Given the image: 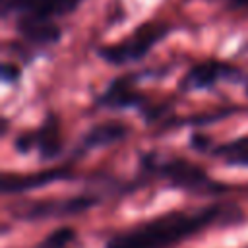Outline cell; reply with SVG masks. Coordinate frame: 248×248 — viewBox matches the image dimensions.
I'll use <instances>...</instances> for the list:
<instances>
[{"label":"cell","instance_id":"5bb4252c","mask_svg":"<svg viewBox=\"0 0 248 248\" xmlns=\"http://www.w3.org/2000/svg\"><path fill=\"white\" fill-rule=\"evenodd\" d=\"M19 76H21V70H19L14 62H4V64H2L0 78H2L4 83H14V81L19 79Z\"/></svg>","mask_w":248,"mask_h":248},{"label":"cell","instance_id":"ba28073f","mask_svg":"<svg viewBox=\"0 0 248 248\" xmlns=\"http://www.w3.org/2000/svg\"><path fill=\"white\" fill-rule=\"evenodd\" d=\"M83 0H0L2 17L10 16H37V17H60L72 14Z\"/></svg>","mask_w":248,"mask_h":248},{"label":"cell","instance_id":"4fadbf2b","mask_svg":"<svg viewBox=\"0 0 248 248\" xmlns=\"http://www.w3.org/2000/svg\"><path fill=\"white\" fill-rule=\"evenodd\" d=\"M74 238H76V231L72 227H62L52 231L48 236H45L37 248H66Z\"/></svg>","mask_w":248,"mask_h":248},{"label":"cell","instance_id":"9c48e42d","mask_svg":"<svg viewBox=\"0 0 248 248\" xmlns=\"http://www.w3.org/2000/svg\"><path fill=\"white\" fill-rule=\"evenodd\" d=\"M72 178H74V172L70 170V167H52V169L29 172V174L4 172L2 180H0V190L6 196L25 194V192L39 190V188H45L48 184H54V182H60V180H72Z\"/></svg>","mask_w":248,"mask_h":248},{"label":"cell","instance_id":"52a82bcc","mask_svg":"<svg viewBox=\"0 0 248 248\" xmlns=\"http://www.w3.org/2000/svg\"><path fill=\"white\" fill-rule=\"evenodd\" d=\"M219 81H246L244 72H240L238 68L225 64V62H217V60H205V62H198L194 64L180 79L178 89L182 93H194V91H207L213 89Z\"/></svg>","mask_w":248,"mask_h":248},{"label":"cell","instance_id":"7a4b0ae2","mask_svg":"<svg viewBox=\"0 0 248 248\" xmlns=\"http://www.w3.org/2000/svg\"><path fill=\"white\" fill-rule=\"evenodd\" d=\"M140 165L141 174L161 178L170 188L192 196H219L229 192V184L213 180L205 169L182 157H161L159 153L151 151L141 155Z\"/></svg>","mask_w":248,"mask_h":248},{"label":"cell","instance_id":"9a60e30c","mask_svg":"<svg viewBox=\"0 0 248 248\" xmlns=\"http://www.w3.org/2000/svg\"><path fill=\"white\" fill-rule=\"evenodd\" d=\"M190 145L196 149V151H202V153H209L211 151V141H209V138H205V136H202V134H192L190 136Z\"/></svg>","mask_w":248,"mask_h":248},{"label":"cell","instance_id":"6da1fadb","mask_svg":"<svg viewBox=\"0 0 248 248\" xmlns=\"http://www.w3.org/2000/svg\"><path fill=\"white\" fill-rule=\"evenodd\" d=\"M238 221H242V211L232 203L169 211L120 231L107 240L105 248H174L211 227L234 225Z\"/></svg>","mask_w":248,"mask_h":248},{"label":"cell","instance_id":"7c38bea8","mask_svg":"<svg viewBox=\"0 0 248 248\" xmlns=\"http://www.w3.org/2000/svg\"><path fill=\"white\" fill-rule=\"evenodd\" d=\"M209 153L231 167H248V136H238L231 141L213 145Z\"/></svg>","mask_w":248,"mask_h":248},{"label":"cell","instance_id":"2e32d148","mask_svg":"<svg viewBox=\"0 0 248 248\" xmlns=\"http://www.w3.org/2000/svg\"><path fill=\"white\" fill-rule=\"evenodd\" d=\"M229 8H232V10H244V8H248V0H223Z\"/></svg>","mask_w":248,"mask_h":248},{"label":"cell","instance_id":"5b68a950","mask_svg":"<svg viewBox=\"0 0 248 248\" xmlns=\"http://www.w3.org/2000/svg\"><path fill=\"white\" fill-rule=\"evenodd\" d=\"M14 149L19 155H27L31 151H37L39 161H43V163L58 159L62 155V149H64L62 136H60L58 116L54 112H48L43 118L39 128L21 132L14 140Z\"/></svg>","mask_w":248,"mask_h":248},{"label":"cell","instance_id":"30bf717a","mask_svg":"<svg viewBox=\"0 0 248 248\" xmlns=\"http://www.w3.org/2000/svg\"><path fill=\"white\" fill-rule=\"evenodd\" d=\"M16 31L33 46H50L62 39V29L48 17L19 16L16 17Z\"/></svg>","mask_w":248,"mask_h":248},{"label":"cell","instance_id":"8992f818","mask_svg":"<svg viewBox=\"0 0 248 248\" xmlns=\"http://www.w3.org/2000/svg\"><path fill=\"white\" fill-rule=\"evenodd\" d=\"M138 76L128 74V76H118L114 78L103 93L95 99V107L108 108V110H128V108H138L143 112V118L149 120L155 107L147 105V99L136 89Z\"/></svg>","mask_w":248,"mask_h":248},{"label":"cell","instance_id":"3957f363","mask_svg":"<svg viewBox=\"0 0 248 248\" xmlns=\"http://www.w3.org/2000/svg\"><path fill=\"white\" fill-rule=\"evenodd\" d=\"M172 33V27L163 21H147L132 31V35L124 37L114 45H105L97 48V56L103 58L107 64L124 66L143 60L155 45L167 39Z\"/></svg>","mask_w":248,"mask_h":248},{"label":"cell","instance_id":"8fae6325","mask_svg":"<svg viewBox=\"0 0 248 248\" xmlns=\"http://www.w3.org/2000/svg\"><path fill=\"white\" fill-rule=\"evenodd\" d=\"M128 134H130V128L126 124H122V122H116V120L95 124L81 136L79 149H76V153H85V151H93V149L114 145V143L126 140Z\"/></svg>","mask_w":248,"mask_h":248},{"label":"cell","instance_id":"277c9868","mask_svg":"<svg viewBox=\"0 0 248 248\" xmlns=\"http://www.w3.org/2000/svg\"><path fill=\"white\" fill-rule=\"evenodd\" d=\"M99 200L91 194L70 196V198H48V200H33L21 202L12 207V215L17 221H46V219H62L85 213Z\"/></svg>","mask_w":248,"mask_h":248}]
</instances>
